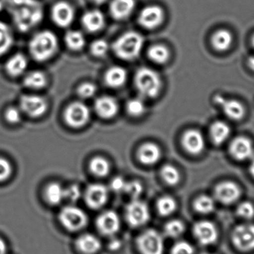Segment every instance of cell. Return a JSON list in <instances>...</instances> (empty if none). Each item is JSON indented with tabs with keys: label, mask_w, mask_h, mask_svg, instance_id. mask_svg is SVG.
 <instances>
[{
	"label": "cell",
	"mask_w": 254,
	"mask_h": 254,
	"mask_svg": "<svg viewBox=\"0 0 254 254\" xmlns=\"http://www.w3.org/2000/svg\"><path fill=\"white\" fill-rule=\"evenodd\" d=\"M6 7L21 32L30 31L43 20V6L38 0H9Z\"/></svg>",
	"instance_id": "obj_1"
},
{
	"label": "cell",
	"mask_w": 254,
	"mask_h": 254,
	"mask_svg": "<svg viewBox=\"0 0 254 254\" xmlns=\"http://www.w3.org/2000/svg\"><path fill=\"white\" fill-rule=\"evenodd\" d=\"M144 40L135 31H128L119 37L113 44V51L121 59L133 61L140 55Z\"/></svg>",
	"instance_id": "obj_3"
},
{
	"label": "cell",
	"mask_w": 254,
	"mask_h": 254,
	"mask_svg": "<svg viewBox=\"0 0 254 254\" xmlns=\"http://www.w3.org/2000/svg\"><path fill=\"white\" fill-rule=\"evenodd\" d=\"M135 7L134 0H113L110 4V13L116 19H127Z\"/></svg>",
	"instance_id": "obj_23"
},
{
	"label": "cell",
	"mask_w": 254,
	"mask_h": 254,
	"mask_svg": "<svg viewBox=\"0 0 254 254\" xmlns=\"http://www.w3.org/2000/svg\"><path fill=\"white\" fill-rule=\"evenodd\" d=\"M239 217L245 220H252L254 218V205L250 201H243L239 204L237 208Z\"/></svg>",
	"instance_id": "obj_40"
},
{
	"label": "cell",
	"mask_w": 254,
	"mask_h": 254,
	"mask_svg": "<svg viewBox=\"0 0 254 254\" xmlns=\"http://www.w3.org/2000/svg\"><path fill=\"white\" fill-rule=\"evenodd\" d=\"M161 177L167 185L175 186L180 182V173L174 166L167 164L161 169Z\"/></svg>",
	"instance_id": "obj_37"
},
{
	"label": "cell",
	"mask_w": 254,
	"mask_h": 254,
	"mask_svg": "<svg viewBox=\"0 0 254 254\" xmlns=\"http://www.w3.org/2000/svg\"><path fill=\"white\" fill-rule=\"evenodd\" d=\"M139 161L145 165H153L158 162L161 157V150L154 143H145L139 148L137 152Z\"/></svg>",
	"instance_id": "obj_22"
},
{
	"label": "cell",
	"mask_w": 254,
	"mask_h": 254,
	"mask_svg": "<svg viewBox=\"0 0 254 254\" xmlns=\"http://www.w3.org/2000/svg\"><path fill=\"white\" fill-rule=\"evenodd\" d=\"M58 50V40L52 31H43L36 34L29 43V52L34 61L46 62Z\"/></svg>",
	"instance_id": "obj_2"
},
{
	"label": "cell",
	"mask_w": 254,
	"mask_h": 254,
	"mask_svg": "<svg viewBox=\"0 0 254 254\" xmlns=\"http://www.w3.org/2000/svg\"><path fill=\"white\" fill-rule=\"evenodd\" d=\"M177 202L170 195H164L157 201L156 207L158 213L162 216H169L176 212Z\"/></svg>",
	"instance_id": "obj_33"
},
{
	"label": "cell",
	"mask_w": 254,
	"mask_h": 254,
	"mask_svg": "<svg viewBox=\"0 0 254 254\" xmlns=\"http://www.w3.org/2000/svg\"><path fill=\"white\" fill-rule=\"evenodd\" d=\"M185 225L182 221L173 219L166 224L164 226V233L167 237L171 238H177L181 237L185 232Z\"/></svg>",
	"instance_id": "obj_38"
},
{
	"label": "cell",
	"mask_w": 254,
	"mask_h": 254,
	"mask_svg": "<svg viewBox=\"0 0 254 254\" xmlns=\"http://www.w3.org/2000/svg\"><path fill=\"white\" fill-rule=\"evenodd\" d=\"M94 2L98 4H104L107 0H92Z\"/></svg>",
	"instance_id": "obj_53"
},
{
	"label": "cell",
	"mask_w": 254,
	"mask_h": 254,
	"mask_svg": "<svg viewBox=\"0 0 254 254\" xmlns=\"http://www.w3.org/2000/svg\"><path fill=\"white\" fill-rule=\"evenodd\" d=\"M0 1H1V2L4 3V4L7 5V3H8L9 0H0ZM7 7V6H6Z\"/></svg>",
	"instance_id": "obj_54"
},
{
	"label": "cell",
	"mask_w": 254,
	"mask_h": 254,
	"mask_svg": "<svg viewBox=\"0 0 254 254\" xmlns=\"http://www.w3.org/2000/svg\"><path fill=\"white\" fill-rule=\"evenodd\" d=\"M46 98L40 95H25L19 100V109L28 117L37 119L41 117L48 110Z\"/></svg>",
	"instance_id": "obj_9"
},
{
	"label": "cell",
	"mask_w": 254,
	"mask_h": 254,
	"mask_svg": "<svg viewBox=\"0 0 254 254\" xmlns=\"http://www.w3.org/2000/svg\"><path fill=\"white\" fill-rule=\"evenodd\" d=\"M231 133V127L226 122L222 121L214 122L210 127V137L216 146L223 144L229 138Z\"/></svg>",
	"instance_id": "obj_27"
},
{
	"label": "cell",
	"mask_w": 254,
	"mask_h": 254,
	"mask_svg": "<svg viewBox=\"0 0 254 254\" xmlns=\"http://www.w3.org/2000/svg\"><path fill=\"white\" fill-rule=\"evenodd\" d=\"M81 196V190L78 185H73L65 189V199L71 202H75L80 199Z\"/></svg>",
	"instance_id": "obj_47"
},
{
	"label": "cell",
	"mask_w": 254,
	"mask_h": 254,
	"mask_svg": "<svg viewBox=\"0 0 254 254\" xmlns=\"http://www.w3.org/2000/svg\"><path fill=\"white\" fill-rule=\"evenodd\" d=\"M195 250L192 245L188 242L180 241L172 247L170 254H194Z\"/></svg>",
	"instance_id": "obj_44"
},
{
	"label": "cell",
	"mask_w": 254,
	"mask_h": 254,
	"mask_svg": "<svg viewBox=\"0 0 254 254\" xmlns=\"http://www.w3.org/2000/svg\"><path fill=\"white\" fill-rule=\"evenodd\" d=\"M143 190V186L140 182L137 181H132V182H127L124 192L128 194L133 199H137L141 195Z\"/></svg>",
	"instance_id": "obj_41"
},
{
	"label": "cell",
	"mask_w": 254,
	"mask_h": 254,
	"mask_svg": "<svg viewBox=\"0 0 254 254\" xmlns=\"http://www.w3.org/2000/svg\"><path fill=\"white\" fill-rule=\"evenodd\" d=\"M22 114L20 109L17 107H9L4 113V118L8 123L12 125L19 124L22 121Z\"/></svg>",
	"instance_id": "obj_45"
},
{
	"label": "cell",
	"mask_w": 254,
	"mask_h": 254,
	"mask_svg": "<svg viewBox=\"0 0 254 254\" xmlns=\"http://www.w3.org/2000/svg\"><path fill=\"white\" fill-rule=\"evenodd\" d=\"M202 254H211V253H204Z\"/></svg>",
	"instance_id": "obj_56"
},
{
	"label": "cell",
	"mask_w": 254,
	"mask_h": 254,
	"mask_svg": "<svg viewBox=\"0 0 254 254\" xmlns=\"http://www.w3.org/2000/svg\"><path fill=\"white\" fill-rule=\"evenodd\" d=\"M119 108L116 100L110 96H102L95 101V111L102 119H113L117 115Z\"/></svg>",
	"instance_id": "obj_20"
},
{
	"label": "cell",
	"mask_w": 254,
	"mask_h": 254,
	"mask_svg": "<svg viewBox=\"0 0 254 254\" xmlns=\"http://www.w3.org/2000/svg\"><path fill=\"white\" fill-rule=\"evenodd\" d=\"M234 247L241 252L254 251V224L244 223L234 228L231 236Z\"/></svg>",
	"instance_id": "obj_8"
},
{
	"label": "cell",
	"mask_w": 254,
	"mask_h": 254,
	"mask_svg": "<svg viewBox=\"0 0 254 254\" xmlns=\"http://www.w3.org/2000/svg\"><path fill=\"white\" fill-rule=\"evenodd\" d=\"M96 226L99 232L103 235L108 237L115 235L120 230V217L113 210H107L98 216L96 221Z\"/></svg>",
	"instance_id": "obj_15"
},
{
	"label": "cell",
	"mask_w": 254,
	"mask_h": 254,
	"mask_svg": "<svg viewBox=\"0 0 254 254\" xmlns=\"http://www.w3.org/2000/svg\"><path fill=\"white\" fill-rule=\"evenodd\" d=\"M47 83V77L41 71H30L25 74L23 79L24 86L32 90L43 89L46 87Z\"/></svg>",
	"instance_id": "obj_29"
},
{
	"label": "cell",
	"mask_w": 254,
	"mask_h": 254,
	"mask_svg": "<svg viewBox=\"0 0 254 254\" xmlns=\"http://www.w3.org/2000/svg\"><path fill=\"white\" fill-rule=\"evenodd\" d=\"M7 245H6L5 242L0 238V254H7Z\"/></svg>",
	"instance_id": "obj_50"
},
{
	"label": "cell",
	"mask_w": 254,
	"mask_h": 254,
	"mask_svg": "<svg viewBox=\"0 0 254 254\" xmlns=\"http://www.w3.org/2000/svg\"><path fill=\"white\" fill-rule=\"evenodd\" d=\"M215 103L220 106L225 116L231 120L240 121L246 116V107L237 100L226 99L221 95H216Z\"/></svg>",
	"instance_id": "obj_17"
},
{
	"label": "cell",
	"mask_w": 254,
	"mask_h": 254,
	"mask_svg": "<svg viewBox=\"0 0 254 254\" xmlns=\"http://www.w3.org/2000/svg\"><path fill=\"white\" fill-rule=\"evenodd\" d=\"M89 167L92 173L99 177L107 176L110 173V163L103 157L98 156L92 158V161H90Z\"/></svg>",
	"instance_id": "obj_35"
},
{
	"label": "cell",
	"mask_w": 254,
	"mask_h": 254,
	"mask_svg": "<svg viewBox=\"0 0 254 254\" xmlns=\"http://www.w3.org/2000/svg\"><path fill=\"white\" fill-rule=\"evenodd\" d=\"M13 173V167L8 160L0 157V182L8 180Z\"/></svg>",
	"instance_id": "obj_43"
},
{
	"label": "cell",
	"mask_w": 254,
	"mask_h": 254,
	"mask_svg": "<svg viewBox=\"0 0 254 254\" xmlns=\"http://www.w3.org/2000/svg\"><path fill=\"white\" fill-rule=\"evenodd\" d=\"M52 18L54 22L59 27L69 26L74 20V9L68 3L59 1L52 7Z\"/></svg>",
	"instance_id": "obj_19"
},
{
	"label": "cell",
	"mask_w": 254,
	"mask_h": 254,
	"mask_svg": "<svg viewBox=\"0 0 254 254\" xmlns=\"http://www.w3.org/2000/svg\"><path fill=\"white\" fill-rule=\"evenodd\" d=\"M182 145L188 153L199 155L205 147V140L199 130L189 129L183 134Z\"/></svg>",
	"instance_id": "obj_18"
},
{
	"label": "cell",
	"mask_w": 254,
	"mask_h": 254,
	"mask_svg": "<svg viewBox=\"0 0 254 254\" xmlns=\"http://www.w3.org/2000/svg\"><path fill=\"white\" fill-rule=\"evenodd\" d=\"M249 171L251 175L254 178V157L252 158V162H251L250 167H249Z\"/></svg>",
	"instance_id": "obj_52"
},
{
	"label": "cell",
	"mask_w": 254,
	"mask_h": 254,
	"mask_svg": "<svg viewBox=\"0 0 254 254\" xmlns=\"http://www.w3.org/2000/svg\"><path fill=\"white\" fill-rule=\"evenodd\" d=\"M252 45H253V46L254 47V34L253 35V37H252Z\"/></svg>",
	"instance_id": "obj_55"
},
{
	"label": "cell",
	"mask_w": 254,
	"mask_h": 254,
	"mask_svg": "<svg viewBox=\"0 0 254 254\" xmlns=\"http://www.w3.org/2000/svg\"><path fill=\"white\" fill-rule=\"evenodd\" d=\"M13 37L8 25L0 21V57L5 55L13 46Z\"/></svg>",
	"instance_id": "obj_32"
},
{
	"label": "cell",
	"mask_w": 254,
	"mask_h": 254,
	"mask_svg": "<svg viewBox=\"0 0 254 254\" xmlns=\"http://www.w3.org/2000/svg\"><path fill=\"white\" fill-rule=\"evenodd\" d=\"M229 151L233 158L237 161H246L254 157L253 142L245 136L235 137L230 144Z\"/></svg>",
	"instance_id": "obj_13"
},
{
	"label": "cell",
	"mask_w": 254,
	"mask_h": 254,
	"mask_svg": "<svg viewBox=\"0 0 254 254\" xmlns=\"http://www.w3.org/2000/svg\"><path fill=\"white\" fill-rule=\"evenodd\" d=\"M192 232L197 241L203 246L215 244L219 237L217 228L210 221L202 220L197 222L194 225Z\"/></svg>",
	"instance_id": "obj_11"
},
{
	"label": "cell",
	"mask_w": 254,
	"mask_h": 254,
	"mask_svg": "<svg viewBox=\"0 0 254 254\" xmlns=\"http://www.w3.org/2000/svg\"><path fill=\"white\" fill-rule=\"evenodd\" d=\"M248 64H249V68L254 71V56L249 58V59L248 60Z\"/></svg>",
	"instance_id": "obj_51"
},
{
	"label": "cell",
	"mask_w": 254,
	"mask_h": 254,
	"mask_svg": "<svg viewBox=\"0 0 254 254\" xmlns=\"http://www.w3.org/2000/svg\"><path fill=\"white\" fill-rule=\"evenodd\" d=\"M109 190L107 187L101 184L89 185L85 192V201L88 207L98 210L105 205L108 201Z\"/></svg>",
	"instance_id": "obj_14"
},
{
	"label": "cell",
	"mask_w": 254,
	"mask_h": 254,
	"mask_svg": "<svg viewBox=\"0 0 254 254\" xmlns=\"http://www.w3.org/2000/svg\"><path fill=\"white\" fill-rule=\"evenodd\" d=\"M164 13L163 9L158 5H150L144 7L138 16L140 25L146 29L158 28L164 20Z\"/></svg>",
	"instance_id": "obj_16"
},
{
	"label": "cell",
	"mask_w": 254,
	"mask_h": 254,
	"mask_svg": "<svg viewBox=\"0 0 254 254\" xmlns=\"http://www.w3.org/2000/svg\"><path fill=\"white\" fill-rule=\"evenodd\" d=\"M134 85L141 97L154 98L158 96L162 87L159 74L147 67L139 68L134 75Z\"/></svg>",
	"instance_id": "obj_4"
},
{
	"label": "cell",
	"mask_w": 254,
	"mask_h": 254,
	"mask_svg": "<svg viewBox=\"0 0 254 254\" xmlns=\"http://www.w3.org/2000/svg\"><path fill=\"white\" fill-rule=\"evenodd\" d=\"M83 27L90 32H96L104 28L105 17L102 12L98 10H89L82 17Z\"/></svg>",
	"instance_id": "obj_25"
},
{
	"label": "cell",
	"mask_w": 254,
	"mask_h": 254,
	"mask_svg": "<svg viewBox=\"0 0 254 254\" xmlns=\"http://www.w3.org/2000/svg\"><path fill=\"white\" fill-rule=\"evenodd\" d=\"M193 207L195 211L200 214H210L214 211L216 207V199L210 195H199L194 201Z\"/></svg>",
	"instance_id": "obj_31"
},
{
	"label": "cell",
	"mask_w": 254,
	"mask_h": 254,
	"mask_svg": "<svg viewBox=\"0 0 254 254\" xmlns=\"http://www.w3.org/2000/svg\"><path fill=\"white\" fill-rule=\"evenodd\" d=\"M65 41L67 46L73 51L81 50L86 44L84 36L77 31H68L65 34Z\"/></svg>",
	"instance_id": "obj_36"
},
{
	"label": "cell",
	"mask_w": 254,
	"mask_h": 254,
	"mask_svg": "<svg viewBox=\"0 0 254 254\" xmlns=\"http://www.w3.org/2000/svg\"><path fill=\"white\" fill-rule=\"evenodd\" d=\"M97 92V87L94 83H84L80 85L77 89L79 96L82 98H90L95 95Z\"/></svg>",
	"instance_id": "obj_46"
},
{
	"label": "cell",
	"mask_w": 254,
	"mask_h": 254,
	"mask_svg": "<svg viewBox=\"0 0 254 254\" xmlns=\"http://www.w3.org/2000/svg\"><path fill=\"white\" fill-rule=\"evenodd\" d=\"M75 247L80 253L95 254L101 250L102 245L101 240L92 234H82L75 241Z\"/></svg>",
	"instance_id": "obj_21"
},
{
	"label": "cell",
	"mask_w": 254,
	"mask_h": 254,
	"mask_svg": "<svg viewBox=\"0 0 254 254\" xmlns=\"http://www.w3.org/2000/svg\"><path fill=\"white\" fill-rule=\"evenodd\" d=\"M109 51V44L106 40H97L91 46V52L92 55L98 58L105 56Z\"/></svg>",
	"instance_id": "obj_42"
},
{
	"label": "cell",
	"mask_w": 254,
	"mask_h": 254,
	"mask_svg": "<svg viewBox=\"0 0 254 254\" xmlns=\"http://www.w3.org/2000/svg\"><path fill=\"white\" fill-rule=\"evenodd\" d=\"M234 42L232 33L228 29H219L211 37L213 47L218 52H224L230 49Z\"/></svg>",
	"instance_id": "obj_26"
},
{
	"label": "cell",
	"mask_w": 254,
	"mask_h": 254,
	"mask_svg": "<svg viewBox=\"0 0 254 254\" xmlns=\"http://www.w3.org/2000/svg\"><path fill=\"white\" fill-rule=\"evenodd\" d=\"M44 196L49 204L58 205L65 199V188L56 182L49 184L45 189Z\"/></svg>",
	"instance_id": "obj_30"
},
{
	"label": "cell",
	"mask_w": 254,
	"mask_h": 254,
	"mask_svg": "<svg viewBox=\"0 0 254 254\" xmlns=\"http://www.w3.org/2000/svg\"><path fill=\"white\" fill-rule=\"evenodd\" d=\"M28 65V59L23 54H15L6 62L5 70L11 77H18L25 72Z\"/></svg>",
	"instance_id": "obj_24"
},
{
	"label": "cell",
	"mask_w": 254,
	"mask_h": 254,
	"mask_svg": "<svg viewBox=\"0 0 254 254\" xmlns=\"http://www.w3.org/2000/svg\"><path fill=\"white\" fill-rule=\"evenodd\" d=\"M127 223L132 228L143 226L150 219V212L147 204L138 199H133L125 210Z\"/></svg>",
	"instance_id": "obj_7"
},
{
	"label": "cell",
	"mask_w": 254,
	"mask_h": 254,
	"mask_svg": "<svg viewBox=\"0 0 254 254\" xmlns=\"http://www.w3.org/2000/svg\"><path fill=\"white\" fill-rule=\"evenodd\" d=\"M127 79L126 70L118 65L109 68L105 74L106 83L112 88L122 87L126 83Z\"/></svg>",
	"instance_id": "obj_28"
},
{
	"label": "cell",
	"mask_w": 254,
	"mask_h": 254,
	"mask_svg": "<svg viewBox=\"0 0 254 254\" xmlns=\"http://www.w3.org/2000/svg\"><path fill=\"white\" fill-rule=\"evenodd\" d=\"M90 116L89 107L83 103L76 101L67 107L64 119L68 126L73 128H80L89 122Z\"/></svg>",
	"instance_id": "obj_10"
},
{
	"label": "cell",
	"mask_w": 254,
	"mask_h": 254,
	"mask_svg": "<svg viewBox=\"0 0 254 254\" xmlns=\"http://www.w3.org/2000/svg\"><path fill=\"white\" fill-rule=\"evenodd\" d=\"M241 194L239 185L231 181H225L218 184L214 190L215 199L225 205L237 202Z\"/></svg>",
	"instance_id": "obj_12"
},
{
	"label": "cell",
	"mask_w": 254,
	"mask_h": 254,
	"mask_svg": "<svg viewBox=\"0 0 254 254\" xmlns=\"http://www.w3.org/2000/svg\"><path fill=\"white\" fill-rule=\"evenodd\" d=\"M136 243L140 254H164V240L155 230L143 231L137 237Z\"/></svg>",
	"instance_id": "obj_6"
},
{
	"label": "cell",
	"mask_w": 254,
	"mask_h": 254,
	"mask_svg": "<svg viewBox=\"0 0 254 254\" xmlns=\"http://www.w3.org/2000/svg\"><path fill=\"white\" fill-rule=\"evenodd\" d=\"M126 183V181L123 178L117 176L112 180L111 183H110V188L115 192H122L125 190Z\"/></svg>",
	"instance_id": "obj_48"
},
{
	"label": "cell",
	"mask_w": 254,
	"mask_h": 254,
	"mask_svg": "<svg viewBox=\"0 0 254 254\" xmlns=\"http://www.w3.org/2000/svg\"><path fill=\"white\" fill-rule=\"evenodd\" d=\"M170 55L169 49L163 45H154L148 51V56L151 61L158 64H164L167 62Z\"/></svg>",
	"instance_id": "obj_34"
},
{
	"label": "cell",
	"mask_w": 254,
	"mask_h": 254,
	"mask_svg": "<svg viewBox=\"0 0 254 254\" xmlns=\"http://www.w3.org/2000/svg\"><path fill=\"white\" fill-rule=\"evenodd\" d=\"M122 242L118 240V239H113V240H111L110 243H109V248H110V250L114 251V252L119 250L121 247H122Z\"/></svg>",
	"instance_id": "obj_49"
},
{
	"label": "cell",
	"mask_w": 254,
	"mask_h": 254,
	"mask_svg": "<svg viewBox=\"0 0 254 254\" xmlns=\"http://www.w3.org/2000/svg\"><path fill=\"white\" fill-rule=\"evenodd\" d=\"M61 225L67 231L77 232L81 231L89 222L87 214L82 209L75 206H66L59 213Z\"/></svg>",
	"instance_id": "obj_5"
},
{
	"label": "cell",
	"mask_w": 254,
	"mask_h": 254,
	"mask_svg": "<svg viewBox=\"0 0 254 254\" xmlns=\"http://www.w3.org/2000/svg\"><path fill=\"white\" fill-rule=\"evenodd\" d=\"M127 110L132 117H140L146 111V105L140 98H132L127 103Z\"/></svg>",
	"instance_id": "obj_39"
}]
</instances>
